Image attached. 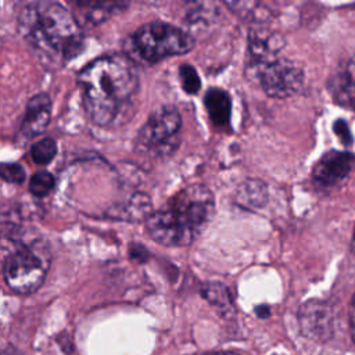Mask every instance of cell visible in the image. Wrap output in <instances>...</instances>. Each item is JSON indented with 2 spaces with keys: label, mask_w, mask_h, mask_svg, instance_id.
Returning a JSON list of instances; mask_svg holds the SVG:
<instances>
[{
  "label": "cell",
  "mask_w": 355,
  "mask_h": 355,
  "mask_svg": "<svg viewBox=\"0 0 355 355\" xmlns=\"http://www.w3.org/2000/svg\"><path fill=\"white\" fill-rule=\"evenodd\" d=\"M214 214L212 191L202 184H191L178 191L165 209L154 211L146 219V229L162 245H189L205 230Z\"/></svg>",
  "instance_id": "cell-3"
},
{
  "label": "cell",
  "mask_w": 355,
  "mask_h": 355,
  "mask_svg": "<svg viewBox=\"0 0 355 355\" xmlns=\"http://www.w3.org/2000/svg\"><path fill=\"white\" fill-rule=\"evenodd\" d=\"M355 165V155L331 150L323 154L312 169V180L319 187H334L345 180Z\"/></svg>",
  "instance_id": "cell-8"
},
{
  "label": "cell",
  "mask_w": 355,
  "mask_h": 355,
  "mask_svg": "<svg viewBox=\"0 0 355 355\" xmlns=\"http://www.w3.org/2000/svg\"><path fill=\"white\" fill-rule=\"evenodd\" d=\"M298 324L301 333L309 340L324 341L333 333L331 308L322 301H308L298 311Z\"/></svg>",
  "instance_id": "cell-9"
},
{
  "label": "cell",
  "mask_w": 355,
  "mask_h": 355,
  "mask_svg": "<svg viewBox=\"0 0 355 355\" xmlns=\"http://www.w3.org/2000/svg\"><path fill=\"white\" fill-rule=\"evenodd\" d=\"M0 173L1 178L10 183L19 184L25 180V169L15 162H4L0 168Z\"/></svg>",
  "instance_id": "cell-22"
},
{
  "label": "cell",
  "mask_w": 355,
  "mask_h": 355,
  "mask_svg": "<svg viewBox=\"0 0 355 355\" xmlns=\"http://www.w3.org/2000/svg\"><path fill=\"white\" fill-rule=\"evenodd\" d=\"M257 313L261 316V318H265L269 315V309L266 305H262V306H258L257 308Z\"/></svg>",
  "instance_id": "cell-27"
},
{
  "label": "cell",
  "mask_w": 355,
  "mask_h": 355,
  "mask_svg": "<svg viewBox=\"0 0 355 355\" xmlns=\"http://www.w3.org/2000/svg\"><path fill=\"white\" fill-rule=\"evenodd\" d=\"M51 100L46 93L32 96L26 104L25 115L21 122L19 135L24 140L43 133L50 122Z\"/></svg>",
  "instance_id": "cell-11"
},
{
  "label": "cell",
  "mask_w": 355,
  "mask_h": 355,
  "mask_svg": "<svg viewBox=\"0 0 355 355\" xmlns=\"http://www.w3.org/2000/svg\"><path fill=\"white\" fill-rule=\"evenodd\" d=\"M233 12H236L241 18H251V19H261L258 15V8L262 7L258 1H227L225 3Z\"/></svg>",
  "instance_id": "cell-21"
},
{
  "label": "cell",
  "mask_w": 355,
  "mask_h": 355,
  "mask_svg": "<svg viewBox=\"0 0 355 355\" xmlns=\"http://www.w3.org/2000/svg\"><path fill=\"white\" fill-rule=\"evenodd\" d=\"M327 89L337 104L355 110V78L347 71L333 75L327 82Z\"/></svg>",
  "instance_id": "cell-16"
},
{
  "label": "cell",
  "mask_w": 355,
  "mask_h": 355,
  "mask_svg": "<svg viewBox=\"0 0 355 355\" xmlns=\"http://www.w3.org/2000/svg\"><path fill=\"white\" fill-rule=\"evenodd\" d=\"M202 355H241V354L233 352V351H218V352H207Z\"/></svg>",
  "instance_id": "cell-28"
},
{
  "label": "cell",
  "mask_w": 355,
  "mask_h": 355,
  "mask_svg": "<svg viewBox=\"0 0 355 355\" xmlns=\"http://www.w3.org/2000/svg\"><path fill=\"white\" fill-rule=\"evenodd\" d=\"M233 200L243 209L255 211L262 208L268 201L266 184L258 179H245L239 184Z\"/></svg>",
  "instance_id": "cell-12"
},
{
  "label": "cell",
  "mask_w": 355,
  "mask_h": 355,
  "mask_svg": "<svg viewBox=\"0 0 355 355\" xmlns=\"http://www.w3.org/2000/svg\"><path fill=\"white\" fill-rule=\"evenodd\" d=\"M201 295L215 306L223 316H233L236 312L233 295L229 287L219 282H205L201 284Z\"/></svg>",
  "instance_id": "cell-15"
},
{
  "label": "cell",
  "mask_w": 355,
  "mask_h": 355,
  "mask_svg": "<svg viewBox=\"0 0 355 355\" xmlns=\"http://www.w3.org/2000/svg\"><path fill=\"white\" fill-rule=\"evenodd\" d=\"M204 105L208 111L209 119L215 126L223 128L229 123L232 114V100L226 90L219 87L207 90L204 96Z\"/></svg>",
  "instance_id": "cell-13"
},
{
  "label": "cell",
  "mask_w": 355,
  "mask_h": 355,
  "mask_svg": "<svg viewBox=\"0 0 355 355\" xmlns=\"http://www.w3.org/2000/svg\"><path fill=\"white\" fill-rule=\"evenodd\" d=\"M182 116L173 105L154 110L135 139L136 153L150 158L171 155L179 146Z\"/></svg>",
  "instance_id": "cell-6"
},
{
  "label": "cell",
  "mask_w": 355,
  "mask_h": 355,
  "mask_svg": "<svg viewBox=\"0 0 355 355\" xmlns=\"http://www.w3.org/2000/svg\"><path fill=\"white\" fill-rule=\"evenodd\" d=\"M151 211V201L147 194L137 193L132 196L126 202L118 204L111 207L107 211V216L112 219H122V220H140L147 219L153 212Z\"/></svg>",
  "instance_id": "cell-14"
},
{
  "label": "cell",
  "mask_w": 355,
  "mask_h": 355,
  "mask_svg": "<svg viewBox=\"0 0 355 355\" xmlns=\"http://www.w3.org/2000/svg\"><path fill=\"white\" fill-rule=\"evenodd\" d=\"M18 29L43 65L60 68L83 49V32L75 15L50 0L26 3L18 14Z\"/></svg>",
  "instance_id": "cell-2"
},
{
  "label": "cell",
  "mask_w": 355,
  "mask_h": 355,
  "mask_svg": "<svg viewBox=\"0 0 355 355\" xmlns=\"http://www.w3.org/2000/svg\"><path fill=\"white\" fill-rule=\"evenodd\" d=\"M78 85L92 122L110 126L130 112L139 76L126 55L112 54L94 58L83 67L78 73Z\"/></svg>",
  "instance_id": "cell-1"
},
{
  "label": "cell",
  "mask_w": 355,
  "mask_h": 355,
  "mask_svg": "<svg viewBox=\"0 0 355 355\" xmlns=\"http://www.w3.org/2000/svg\"><path fill=\"white\" fill-rule=\"evenodd\" d=\"M351 76H354L355 78V55L351 58V61H349V64H348V68L345 69Z\"/></svg>",
  "instance_id": "cell-26"
},
{
  "label": "cell",
  "mask_w": 355,
  "mask_h": 355,
  "mask_svg": "<svg viewBox=\"0 0 355 355\" xmlns=\"http://www.w3.org/2000/svg\"><path fill=\"white\" fill-rule=\"evenodd\" d=\"M1 355H22L14 345H6L1 351Z\"/></svg>",
  "instance_id": "cell-25"
},
{
  "label": "cell",
  "mask_w": 355,
  "mask_h": 355,
  "mask_svg": "<svg viewBox=\"0 0 355 355\" xmlns=\"http://www.w3.org/2000/svg\"><path fill=\"white\" fill-rule=\"evenodd\" d=\"M194 44L196 40L189 32L166 22L153 21L129 36L126 49L139 60L154 64L166 57L189 53Z\"/></svg>",
  "instance_id": "cell-5"
},
{
  "label": "cell",
  "mask_w": 355,
  "mask_h": 355,
  "mask_svg": "<svg viewBox=\"0 0 355 355\" xmlns=\"http://www.w3.org/2000/svg\"><path fill=\"white\" fill-rule=\"evenodd\" d=\"M57 144L51 137H44L31 147V158L37 165H47L55 157Z\"/></svg>",
  "instance_id": "cell-18"
},
{
  "label": "cell",
  "mask_w": 355,
  "mask_h": 355,
  "mask_svg": "<svg viewBox=\"0 0 355 355\" xmlns=\"http://www.w3.org/2000/svg\"><path fill=\"white\" fill-rule=\"evenodd\" d=\"M179 78H180L182 87L186 93L196 94L200 90L201 80H200V76H198L197 71L194 69V67H191L189 64H183L179 68Z\"/></svg>",
  "instance_id": "cell-20"
},
{
  "label": "cell",
  "mask_w": 355,
  "mask_h": 355,
  "mask_svg": "<svg viewBox=\"0 0 355 355\" xmlns=\"http://www.w3.org/2000/svg\"><path fill=\"white\" fill-rule=\"evenodd\" d=\"M54 184H55V179L50 172L39 171L33 173V176L29 180V191L35 197L40 198L47 196L54 189Z\"/></svg>",
  "instance_id": "cell-19"
},
{
  "label": "cell",
  "mask_w": 355,
  "mask_h": 355,
  "mask_svg": "<svg viewBox=\"0 0 355 355\" xmlns=\"http://www.w3.org/2000/svg\"><path fill=\"white\" fill-rule=\"evenodd\" d=\"M284 37L266 28H255L248 33V54L250 67H258L279 57V53L284 49Z\"/></svg>",
  "instance_id": "cell-10"
},
{
  "label": "cell",
  "mask_w": 355,
  "mask_h": 355,
  "mask_svg": "<svg viewBox=\"0 0 355 355\" xmlns=\"http://www.w3.org/2000/svg\"><path fill=\"white\" fill-rule=\"evenodd\" d=\"M51 262V252L43 240L17 244L4 257L3 276L8 288L17 294H32L44 282Z\"/></svg>",
  "instance_id": "cell-4"
},
{
  "label": "cell",
  "mask_w": 355,
  "mask_h": 355,
  "mask_svg": "<svg viewBox=\"0 0 355 355\" xmlns=\"http://www.w3.org/2000/svg\"><path fill=\"white\" fill-rule=\"evenodd\" d=\"M76 7L80 8V11L85 14V18L90 21L92 24H100L104 19L110 18L115 11H119L123 4L122 3H108V1H100V3H76Z\"/></svg>",
  "instance_id": "cell-17"
},
{
  "label": "cell",
  "mask_w": 355,
  "mask_h": 355,
  "mask_svg": "<svg viewBox=\"0 0 355 355\" xmlns=\"http://www.w3.org/2000/svg\"><path fill=\"white\" fill-rule=\"evenodd\" d=\"M351 248H352V252L355 254V226H354V232H352V237H351Z\"/></svg>",
  "instance_id": "cell-29"
},
{
  "label": "cell",
  "mask_w": 355,
  "mask_h": 355,
  "mask_svg": "<svg viewBox=\"0 0 355 355\" xmlns=\"http://www.w3.org/2000/svg\"><path fill=\"white\" fill-rule=\"evenodd\" d=\"M333 130L344 146H351L352 135H351L349 126L347 125V122L344 119H336L333 123Z\"/></svg>",
  "instance_id": "cell-23"
},
{
  "label": "cell",
  "mask_w": 355,
  "mask_h": 355,
  "mask_svg": "<svg viewBox=\"0 0 355 355\" xmlns=\"http://www.w3.org/2000/svg\"><path fill=\"white\" fill-rule=\"evenodd\" d=\"M263 92L273 98H287L298 93L304 85L302 67L288 58L277 57L258 67H251Z\"/></svg>",
  "instance_id": "cell-7"
},
{
  "label": "cell",
  "mask_w": 355,
  "mask_h": 355,
  "mask_svg": "<svg viewBox=\"0 0 355 355\" xmlns=\"http://www.w3.org/2000/svg\"><path fill=\"white\" fill-rule=\"evenodd\" d=\"M349 330H351L352 340L355 341V293L352 295L351 306H349Z\"/></svg>",
  "instance_id": "cell-24"
}]
</instances>
